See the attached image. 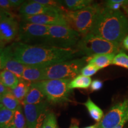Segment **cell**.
<instances>
[{
    "label": "cell",
    "mask_w": 128,
    "mask_h": 128,
    "mask_svg": "<svg viewBox=\"0 0 128 128\" xmlns=\"http://www.w3.org/2000/svg\"><path fill=\"white\" fill-rule=\"evenodd\" d=\"M10 48L12 56L20 63L29 66L47 67L80 55L76 49H62L47 44H28L15 42Z\"/></svg>",
    "instance_id": "1"
},
{
    "label": "cell",
    "mask_w": 128,
    "mask_h": 128,
    "mask_svg": "<svg viewBox=\"0 0 128 128\" xmlns=\"http://www.w3.org/2000/svg\"><path fill=\"white\" fill-rule=\"evenodd\" d=\"M90 33L112 42L120 43L128 34V20L119 10L102 7Z\"/></svg>",
    "instance_id": "2"
},
{
    "label": "cell",
    "mask_w": 128,
    "mask_h": 128,
    "mask_svg": "<svg viewBox=\"0 0 128 128\" xmlns=\"http://www.w3.org/2000/svg\"><path fill=\"white\" fill-rule=\"evenodd\" d=\"M102 8L98 4L94 2L88 7L76 12L65 8L63 14L69 26L82 36L92 30Z\"/></svg>",
    "instance_id": "3"
},
{
    "label": "cell",
    "mask_w": 128,
    "mask_h": 128,
    "mask_svg": "<svg viewBox=\"0 0 128 128\" xmlns=\"http://www.w3.org/2000/svg\"><path fill=\"white\" fill-rule=\"evenodd\" d=\"M120 44L112 42L89 33L81 37L76 45V50L80 55L91 57L101 54H118Z\"/></svg>",
    "instance_id": "4"
},
{
    "label": "cell",
    "mask_w": 128,
    "mask_h": 128,
    "mask_svg": "<svg viewBox=\"0 0 128 128\" xmlns=\"http://www.w3.org/2000/svg\"><path fill=\"white\" fill-rule=\"evenodd\" d=\"M71 81L69 79L46 80L32 83V85L40 90L49 103L56 104L71 101L72 91L68 87Z\"/></svg>",
    "instance_id": "5"
},
{
    "label": "cell",
    "mask_w": 128,
    "mask_h": 128,
    "mask_svg": "<svg viewBox=\"0 0 128 128\" xmlns=\"http://www.w3.org/2000/svg\"><path fill=\"white\" fill-rule=\"evenodd\" d=\"M87 61V57L76 59L54 64L44 68V80H71L79 76Z\"/></svg>",
    "instance_id": "6"
},
{
    "label": "cell",
    "mask_w": 128,
    "mask_h": 128,
    "mask_svg": "<svg viewBox=\"0 0 128 128\" xmlns=\"http://www.w3.org/2000/svg\"><path fill=\"white\" fill-rule=\"evenodd\" d=\"M81 35L69 26H50L46 44L62 49H72L81 39Z\"/></svg>",
    "instance_id": "7"
},
{
    "label": "cell",
    "mask_w": 128,
    "mask_h": 128,
    "mask_svg": "<svg viewBox=\"0 0 128 128\" xmlns=\"http://www.w3.org/2000/svg\"><path fill=\"white\" fill-rule=\"evenodd\" d=\"M48 29V26L21 21L16 42L28 44H46Z\"/></svg>",
    "instance_id": "8"
},
{
    "label": "cell",
    "mask_w": 128,
    "mask_h": 128,
    "mask_svg": "<svg viewBox=\"0 0 128 128\" xmlns=\"http://www.w3.org/2000/svg\"><path fill=\"white\" fill-rule=\"evenodd\" d=\"M24 114L28 128H42L43 123L48 113V103L45 101L38 104H23Z\"/></svg>",
    "instance_id": "9"
},
{
    "label": "cell",
    "mask_w": 128,
    "mask_h": 128,
    "mask_svg": "<svg viewBox=\"0 0 128 128\" xmlns=\"http://www.w3.org/2000/svg\"><path fill=\"white\" fill-rule=\"evenodd\" d=\"M128 115V98L117 103L110 108L98 123V128H114Z\"/></svg>",
    "instance_id": "10"
},
{
    "label": "cell",
    "mask_w": 128,
    "mask_h": 128,
    "mask_svg": "<svg viewBox=\"0 0 128 128\" xmlns=\"http://www.w3.org/2000/svg\"><path fill=\"white\" fill-rule=\"evenodd\" d=\"M20 23L14 16L5 19L0 23V49H2L17 39Z\"/></svg>",
    "instance_id": "11"
},
{
    "label": "cell",
    "mask_w": 128,
    "mask_h": 128,
    "mask_svg": "<svg viewBox=\"0 0 128 128\" xmlns=\"http://www.w3.org/2000/svg\"><path fill=\"white\" fill-rule=\"evenodd\" d=\"M65 8H59L46 6L34 0L24 1L19 9L20 16H32L46 14H63Z\"/></svg>",
    "instance_id": "12"
},
{
    "label": "cell",
    "mask_w": 128,
    "mask_h": 128,
    "mask_svg": "<svg viewBox=\"0 0 128 128\" xmlns=\"http://www.w3.org/2000/svg\"><path fill=\"white\" fill-rule=\"evenodd\" d=\"M22 21L44 26H68L63 14H46L20 16Z\"/></svg>",
    "instance_id": "13"
},
{
    "label": "cell",
    "mask_w": 128,
    "mask_h": 128,
    "mask_svg": "<svg viewBox=\"0 0 128 128\" xmlns=\"http://www.w3.org/2000/svg\"><path fill=\"white\" fill-rule=\"evenodd\" d=\"M45 68L41 66L26 65L22 76V79L31 84L43 81Z\"/></svg>",
    "instance_id": "14"
},
{
    "label": "cell",
    "mask_w": 128,
    "mask_h": 128,
    "mask_svg": "<svg viewBox=\"0 0 128 128\" xmlns=\"http://www.w3.org/2000/svg\"><path fill=\"white\" fill-rule=\"evenodd\" d=\"M116 54H108L96 55L91 57H87L88 64H92L99 70L103 69L106 67L112 65V62Z\"/></svg>",
    "instance_id": "15"
},
{
    "label": "cell",
    "mask_w": 128,
    "mask_h": 128,
    "mask_svg": "<svg viewBox=\"0 0 128 128\" xmlns=\"http://www.w3.org/2000/svg\"><path fill=\"white\" fill-rule=\"evenodd\" d=\"M8 46L9 48V56L8 57L7 61L6 62L4 69L12 72L20 80L22 79V76H23V72L24 71L26 65L20 63L16 60L15 58L12 56L10 46Z\"/></svg>",
    "instance_id": "16"
},
{
    "label": "cell",
    "mask_w": 128,
    "mask_h": 128,
    "mask_svg": "<svg viewBox=\"0 0 128 128\" xmlns=\"http://www.w3.org/2000/svg\"><path fill=\"white\" fill-rule=\"evenodd\" d=\"M45 98V96L40 90L31 84L29 91L22 104H38L44 102Z\"/></svg>",
    "instance_id": "17"
},
{
    "label": "cell",
    "mask_w": 128,
    "mask_h": 128,
    "mask_svg": "<svg viewBox=\"0 0 128 128\" xmlns=\"http://www.w3.org/2000/svg\"><path fill=\"white\" fill-rule=\"evenodd\" d=\"M60 2L65 9L72 12L85 8L94 3L92 0H64Z\"/></svg>",
    "instance_id": "18"
},
{
    "label": "cell",
    "mask_w": 128,
    "mask_h": 128,
    "mask_svg": "<svg viewBox=\"0 0 128 128\" xmlns=\"http://www.w3.org/2000/svg\"><path fill=\"white\" fill-rule=\"evenodd\" d=\"M0 82L8 88L12 90L20 82V79L8 70H4L0 71Z\"/></svg>",
    "instance_id": "19"
},
{
    "label": "cell",
    "mask_w": 128,
    "mask_h": 128,
    "mask_svg": "<svg viewBox=\"0 0 128 128\" xmlns=\"http://www.w3.org/2000/svg\"><path fill=\"white\" fill-rule=\"evenodd\" d=\"M31 84L30 82L21 79L17 86L13 89L11 90L12 94L20 102L21 104L23 103L25 97H26L31 87Z\"/></svg>",
    "instance_id": "20"
},
{
    "label": "cell",
    "mask_w": 128,
    "mask_h": 128,
    "mask_svg": "<svg viewBox=\"0 0 128 128\" xmlns=\"http://www.w3.org/2000/svg\"><path fill=\"white\" fill-rule=\"evenodd\" d=\"M0 103L5 108L13 112H15L21 106L20 102L14 97L11 90L0 95Z\"/></svg>",
    "instance_id": "21"
},
{
    "label": "cell",
    "mask_w": 128,
    "mask_h": 128,
    "mask_svg": "<svg viewBox=\"0 0 128 128\" xmlns=\"http://www.w3.org/2000/svg\"><path fill=\"white\" fill-rule=\"evenodd\" d=\"M84 105L87 108L91 118L97 123H100L104 117L103 110L96 105L90 97L84 103Z\"/></svg>",
    "instance_id": "22"
},
{
    "label": "cell",
    "mask_w": 128,
    "mask_h": 128,
    "mask_svg": "<svg viewBox=\"0 0 128 128\" xmlns=\"http://www.w3.org/2000/svg\"><path fill=\"white\" fill-rule=\"evenodd\" d=\"M14 112L2 107L0 108V128H14Z\"/></svg>",
    "instance_id": "23"
},
{
    "label": "cell",
    "mask_w": 128,
    "mask_h": 128,
    "mask_svg": "<svg viewBox=\"0 0 128 128\" xmlns=\"http://www.w3.org/2000/svg\"><path fill=\"white\" fill-rule=\"evenodd\" d=\"M91 77L85 76L82 75H79L70 81L68 87L71 90L73 89H87L92 84Z\"/></svg>",
    "instance_id": "24"
},
{
    "label": "cell",
    "mask_w": 128,
    "mask_h": 128,
    "mask_svg": "<svg viewBox=\"0 0 128 128\" xmlns=\"http://www.w3.org/2000/svg\"><path fill=\"white\" fill-rule=\"evenodd\" d=\"M13 124L14 128H28L22 106L14 112Z\"/></svg>",
    "instance_id": "25"
},
{
    "label": "cell",
    "mask_w": 128,
    "mask_h": 128,
    "mask_svg": "<svg viewBox=\"0 0 128 128\" xmlns=\"http://www.w3.org/2000/svg\"><path fill=\"white\" fill-rule=\"evenodd\" d=\"M112 65L128 69V55L124 52H119L115 55Z\"/></svg>",
    "instance_id": "26"
},
{
    "label": "cell",
    "mask_w": 128,
    "mask_h": 128,
    "mask_svg": "<svg viewBox=\"0 0 128 128\" xmlns=\"http://www.w3.org/2000/svg\"><path fill=\"white\" fill-rule=\"evenodd\" d=\"M42 128H59L56 118L53 112H48L43 123Z\"/></svg>",
    "instance_id": "27"
},
{
    "label": "cell",
    "mask_w": 128,
    "mask_h": 128,
    "mask_svg": "<svg viewBox=\"0 0 128 128\" xmlns=\"http://www.w3.org/2000/svg\"><path fill=\"white\" fill-rule=\"evenodd\" d=\"M128 5L126 0H109L106 2V7L112 10H119L120 7H126Z\"/></svg>",
    "instance_id": "28"
},
{
    "label": "cell",
    "mask_w": 128,
    "mask_h": 128,
    "mask_svg": "<svg viewBox=\"0 0 128 128\" xmlns=\"http://www.w3.org/2000/svg\"><path fill=\"white\" fill-rule=\"evenodd\" d=\"M100 70L99 69L92 64H88V65L83 67L81 71V75L85 76L90 77L91 76H93L97 71Z\"/></svg>",
    "instance_id": "29"
},
{
    "label": "cell",
    "mask_w": 128,
    "mask_h": 128,
    "mask_svg": "<svg viewBox=\"0 0 128 128\" xmlns=\"http://www.w3.org/2000/svg\"><path fill=\"white\" fill-rule=\"evenodd\" d=\"M9 56L8 46L4 49H0V71L4 70Z\"/></svg>",
    "instance_id": "30"
},
{
    "label": "cell",
    "mask_w": 128,
    "mask_h": 128,
    "mask_svg": "<svg viewBox=\"0 0 128 128\" xmlns=\"http://www.w3.org/2000/svg\"><path fill=\"white\" fill-rule=\"evenodd\" d=\"M35 2L39 4L44 5L49 7L59 8H64L60 1H55V0H34Z\"/></svg>",
    "instance_id": "31"
},
{
    "label": "cell",
    "mask_w": 128,
    "mask_h": 128,
    "mask_svg": "<svg viewBox=\"0 0 128 128\" xmlns=\"http://www.w3.org/2000/svg\"><path fill=\"white\" fill-rule=\"evenodd\" d=\"M0 8L6 12L12 13L14 9L10 2V0H0Z\"/></svg>",
    "instance_id": "32"
},
{
    "label": "cell",
    "mask_w": 128,
    "mask_h": 128,
    "mask_svg": "<svg viewBox=\"0 0 128 128\" xmlns=\"http://www.w3.org/2000/svg\"><path fill=\"white\" fill-rule=\"evenodd\" d=\"M103 86V83L99 80H95L92 82L90 86V88L92 92L98 91L102 88Z\"/></svg>",
    "instance_id": "33"
},
{
    "label": "cell",
    "mask_w": 128,
    "mask_h": 128,
    "mask_svg": "<svg viewBox=\"0 0 128 128\" xmlns=\"http://www.w3.org/2000/svg\"><path fill=\"white\" fill-rule=\"evenodd\" d=\"M12 16H14L13 13L6 12V11L0 8V23H1L5 19L8 18L10 17H12Z\"/></svg>",
    "instance_id": "34"
},
{
    "label": "cell",
    "mask_w": 128,
    "mask_h": 128,
    "mask_svg": "<svg viewBox=\"0 0 128 128\" xmlns=\"http://www.w3.org/2000/svg\"><path fill=\"white\" fill-rule=\"evenodd\" d=\"M10 2L13 8H14L21 7V6L23 4L24 1H22V0H10Z\"/></svg>",
    "instance_id": "35"
},
{
    "label": "cell",
    "mask_w": 128,
    "mask_h": 128,
    "mask_svg": "<svg viewBox=\"0 0 128 128\" xmlns=\"http://www.w3.org/2000/svg\"><path fill=\"white\" fill-rule=\"evenodd\" d=\"M10 90V89L6 87V86H4L2 83L0 82V95L6 93V92H8Z\"/></svg>",
    "instance_id": "36"
},
{
    "label": "cell",
    "mask_w": 128,
    "mask_h": 128,
    "mask_svg": "<svg viewBox=\"0 0 128 128\" xmlns=\"http://www.w3.org/2000/svg\"><path fill=\"white\" fill-rule=\"evenodd\" d=\"M128 122V115L127 116L124 118V119L122 120V121L121 122L120 124L119 125H118L116 127H115L114 128H123L124 127V126L125 125V124H126Z\"/></svg>",
    "instance_id": "37"
},
{
    "label": "cell",
    "mask_w": 128,
    "mask_h": 128,
    "mask_svg": "<svg viewBox=\"0 0 128 128\" xmlns=\"http://www.w3.org/2000/svg\"><path fill=\"white\" fill-rule=\"evenodd\" d=\"M123 46L126 50H128V35L124 38L123 40Z\"/></svg>",
    "instance_id": "38"
},
{
    "label": "cell",
    "mask_w": 128,
    "mask_h": 128,
    "mask_svg": "<svg viewBox=\"0 0 128 128\" xmlns=\"http://www.w3.org/2000/svg\"><path fill=\"white\" fill-rule=\"evenodd\" d=\"M69 128H78V124L77 122L76 121L73 122L72 124H71V126H70V127Z\"/></svg>",
    "instance_id": "39"
},
{
    "label": "cell",
    "mask_w": 128,
    "mask_h": 128,
    "mask_svg": "<svg viewBox=\"0 0 128 128\" xmlns=\"http://www.w3.org/2000/svg\"><path fill=\"white\" fill-rule=\"evenodd\" d=\"M84 128H98V123H97V124H93V125L87 126V127Z\"/></svg>",
    "instance_id": "40"
},
{
    "label": "cell",
    "mask_w": 128,
    "mask_h": 128,
    "mask_svg": "<svg viewBox=\"0 0 128 128\" xmlns=\"http://www.w3.org/2000/svg\"><path fill=\"white\" fill-rule=\"evenodd\" d=\"M124 10H125V11H126V13L128 14V7L127 6H126V7H124Z\"/></svg>",
    "instance_id": "41"
},
{
    "label": "cell",
    "mask_w": 128,
    "mask_h": 128,
    "mask_svg": "<svg viewBox=\"0 0 128 128\" xmlns=\"http://www.w3.org/2000/svg\"><path fill=\"white\" fill-rule=\"evenodd\" d=\"M2 104H1V103H0V108H2Z\"/></svg>",
    "instance_id": "42"
},
{
    "label": "cell",
    "mask_w": 128,
    "mask_h": 128,
    "mask_svg": "<svg viewBox=\"0 0 128 128\" xmlns=\"http://www.w3.org/2000/svg\"></svg>",
    "instance_id": "43"
}]
</instances>
